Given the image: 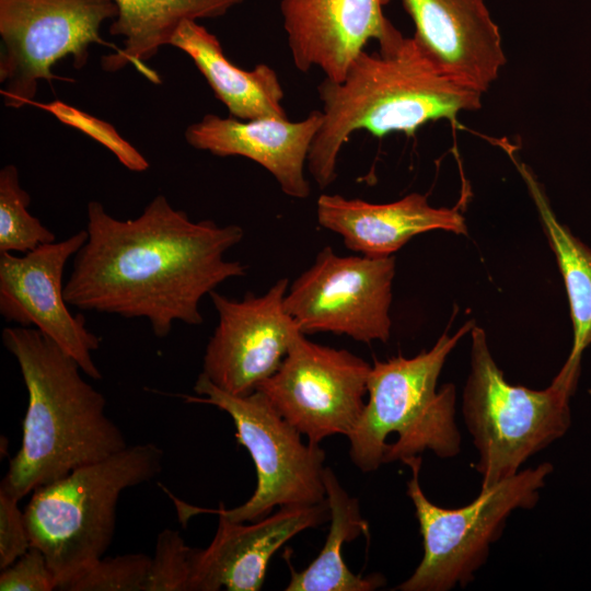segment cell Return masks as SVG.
Wrapping results in <instances>:
<instances>
[{
  "instance_id": "6da1fadb",
  "label": "cell",
  "mask_w": 591,
  "mask_h": 591,
  "mask_svg": "<svg viewBox=\"0 0 591 591\" xmlns=\"http://www.w3.org/2000/svg\"><path fill=\"white\" fill-rule=\"evenodd\" d=\"M88 239L73 258L65 298L79 310L147 318L166 337L175 322L202 323L201 299L246 267L224 254L244 230L193 221L164 195L135 219L119 220L99 201L88 205Z\"/></svg>"
},
{
  "instance_id": "7a4b0ae2",
  "label": "cell",
  "mask_w": 591,
  "mask_h": 591,
  "mask_svg": "<svg viewBox=\"0 0 591 591\" xmlns=\"http://www.w3.org/2000/svg\"><path fill=\"white\" fill-rule=\"evenodd\" d=\"M317 93L323 120L306 167L322 189L336 179L338 157L355 131L410 137L429 121H455L461 112L479 109L483 95L444 73L398 30L376 51L362 50L340 82L324 78Z\"/></svg>"
},
{
  "instance_id": "3957f363",
  "label": "cell",
  "mask_w": 591,
  "mask_h": 591,
  "mask_svg": "<svg viewBox=\"0 0 591 591\" xmlns=\"http://www.w3.org/2000/svg\"><path fill=\"white\" fill-rule=\"evenodd\" d=\"M2 343L18 361L28 402L22 443L0 489L20 500L128 445L105 413L104 395L51 338L35 327L14 326L3 328Z\"/></svg>"
},
{
  "instance_id": "277c9868",
  "label": "cell",
  "mask_w": 591,
  "mask_h": 591,
  "mask_svg": "<svg viewBox=\"0 0 591 591\" xmlns=\"http://www.w3.org/2000/svg\"><path fill=\"white\" fill-rule=\"evenodd\" d=\"M468 321L453 336L444 332L415 357L374 360L368 378V401L347 437L350 457L362 472L405 461L430 450L439 457L457 455L461 436L455 421L452 383L437 390L443 364L459 340L472 331Z\"/></svg>"
},
{
  "instance_id": "5b68a950",
  "label": "cell",
  "mask_w": 591,
  "mask_h": 591,
  "mask_svg": "<svg viewBox=\"0 0 591 591\" xmlns=\"http://www.w3.org/2000/svg\"><path fill=\"white\" fill-rule=\"evenodd\" d=\"M163 456L152 442L127 445L32 493L23 511L31 546L44 553L58 590L103 557L121 493L159 475Z\"/></svg>"
},
{
  "instance_id": "8992f818",
  "label": "cell",
  "mask_w": 591,
  "mask_h": 591,
  "mask_svg": "<svg viewBox=\"0 0 591 591\" xmlns=\"http://www.w3.org/2000/svg\"><path fill=\"white\" fill-rule=\"evenodd\" d=\"M471 370L462 413L478 452L474 468L485 489L509 478L526 460L570 428V397L579 376L559 371L542 391L512 385L496 364L483 328L471 331Z\"/></svg>"
},
{
  "instance_id": "52a82bcc",
  "label": "cell",
  "mask_w": 591,
  "mask_h": 591,
  "mask_svg": "<svg viewBox=\"0 0 591 591\" xmlns=\"http://www.w3.org/2000/svg\"><path fill=\"white\" fill-rule=\"evenodd\" d=\"M194 395H182L189 403L213 405L232 418L236 440L250 452L255 464L257 486L243 505L229 509L190 507L174 499L179 518L198 513L223 515L233 522H255L275 507L311 506L326 500L323 480L325 452L315 443H303L302 433L289 424L259 391L231 395L217 387L202 372Z\"/></svg>"
},
{
  "instance_id": "ba28073f",
  "label": "cell",
  "mask_w": 591,
  "mask_h": 591,
  "mask_svg": "<svg viewBox=\"0 0 591 591\" xmlns=\"http://www.w3.org/2000/svg\"><path fill=\"white\" fill-rule=\"evenodd\" d=\"M412 471L407 495L414 503L422 537L424 556L413 575L395 590L449 591L465 587L486 561L490 545L500 536L508 517L531 509L540 498L553 465L543 463L480 489L471 503L448 509L424 494L419 473L421 456L403 461Z\"/></svg>"
},
{
  "instance_id": "9c48e42d",
  "label": "cell",
  "mask_w": 591,
  "mask_h": 591,
  "mask_svg": "<svg viewBox=\"0 0 591 591\" xmlns=\"http://www.w3.org/2000/svg\"><path fill=\"white\" fill-rule=\"evenodd\" d=\"M114 0H0V84L3 103L20 108L33 103L40 80L71 56L85 66L91 44H106L102 24L116 19Z\"/></svg>"
},
{
  "instance_id": "30bf717a",
  "label": "cell",
  "mask_w": 591,
  "mask_h": 591,
  "mask_svg": "<svg viewBox=\"0 0 591 591\" xmlns=\"http://www.w3.org/2000/svg\"><path fill=\"white\" fill-rule=\"evenodd\" d=\"M394 275L393 255L340 256L325 246L288 289L285 306L304 334L329 332L385 343Z\"/></svg>"
},
{
  "instance_id": "8fae6325",
  "label": "cell",
  "mask_w": 591,
  "mask_h": 591,
  "mask_svg": "<svg viewBox=\"0 0 591 591\" xmlns=\"http://www.w3.org/2000/svg\"><path fill=\"white\" fill-rule=\"evenodd\" d=\"M370 370L348 350L315 344L300 333L276 372L256 390L308 442L320 444L354 430L366 405Z\"/></svg>"
},
{
  "instance_id": "7c38bea8",
  "label": "cell",
  "mask_w": 591,
  "mask_h": 591,
  "mask_svg": "<svg viewBox=\"0 0 591 591\" xmlns=\"http://www.w3.org/2000/svg\"><path fill=\"white\" fill-rule=\"evenodd\" d=\"M287 278L262 296L234 300L210 292L218 324L210 337L202 373L222 391L248 395L276 372L292 341L303 333L285 306Z\"/></svg>"
},
{
  "instance_id": "4fadbf2b",
  "label": "cell",
  "mask_w": 591,
  "mask_h": 591,
  "mask_svg": "<svg viewBox=\"0 0 591 591\" xmlns=\"http://www.w3.org/2000/svg\"><path fill=\"white\" fill-rule=\"evenodd\" d=\"M86 239L88 231L81 230L23 256L0 252V314L7 322L37 328L69 354L84 374L100 380L92 352L100 348L101 338L86 327L82 314L70 312L62 283L68 259Z\"/></svg>"
},
{
  "instance_id": "5bb4252c",
  "label": "cell",
  "mask_w": 591,
  "mask_h": 591,
  "mask_svg": "<svg viewBox=\"0 0 591 591\" xmlns=\"http://www.w3.org/2000/svg\"><path fill=\"white\" fill-rule=\"evenodd\" d=\"M391 0H281L280 12L294 67L317 68L340 82L351 61L374 39L381 44L397 28L384 15Z\"/></svg>"
},
{
  "instance_id": "9a60e30c",
  "label": "cell",
  "mask_w": 591,
  "mask_h": 591,
  "mask_svg": "<svg viewBox=\"0 0 591 591\" xmlns=\"http://www.w3.org/2000/svg\"><path fill=\"white\" fill-rule=\"evenodd\" d=\"M329 520L327 501L281 507L245 525L219 515L213 540L193 549L189 591H258L271 556L298 533Z\"/></svg>"
},
{
  "instance_id": "2e32d148",
  "label": "cell",
  "mask_w": 591,
  "mask_h": 591,
  "mask_svg": "<svg viewBox=\"0 0 591 591\" xmlns=\"http://www.w3.org/2000/svg\"><path fill=\"white\" fill-rule=\"evenodd\" d=\"M414 38L448 76L487 92L506 63L499 26L485 0H401Z\"/></svg>"
},
{
  "instance_id": "e0dca14e",
  "label": "cell",
  "mask_w": 591,
  "mask_h": 591,
  "mask_svg": "<svg viewBox=\"0 0 591 591\" xmlns=\"http://www.w3.org/2000/svg\"><path fill=\"white\" fill-rule=\"evenodd\" d=\"M322 120L318 109L299 121L276 117L241 120L207 114L186 128L185 139L193 148L213 155L250 159L274 176L283 194L305 199L311 188L304 169Z\"/></svg>"
},
{
  "instance_id": "ac0fdd59",
  "label": "cell",
  "mask_w": 591,
  "mask_h": 591,
  "mask_svg": "<svg viewBox=\"0 0 591 591\" xmlns=\"http://www.w3.org/2000/svg\"><path fill=\"white\" fill-rule=\"evenodd\" d=\"M316 216L346 247L371 257L391 256L414 236L432 230L467 234L465 219L455 208H436L418 193L386 204L322 194Z\"/></svg>"
},
{
  "instance_id": "d6986e66",
  "label": "cell",
  "mask_w": 591,
  "mask_h": 591,
  "mask_svg": "<svg viewBox=\"0 0 591 591\" xmlns=\"http://www.w3.org/2000/svg\"><path fill=\"white\" fill-rule=\"evenodd\" d=\"M186 53L230 115L241 120L288 118L277 72L266 63L244 70L225 56L216 35L194 20L184 21L171 44Z\"/></svg>"
},
{
  "instance_id": "ffe728a7",
  "label": "cell",
  "mask_w": 591,
  "mask_h": 591,
  "mask_svg": "<svg viewBox=\"0 0 591 591\" xmlns=\"http://www.w3.org/2000/svg\"><path fill=\"white\" fill-rule=\"evenodd\" d=\"M244 0H114L118 14L109 33L123 37V47L102 58L103 69L116 71L128 63L140 65L160 47L170 45L186 20L224 15Z\"/></svg>"
},
{
  "instance_id": "44dd1931",
  "label": "cell",
  "mask_w": 591,
  "mask_h": 591,
  "mask_svg": "<svg viewBox=\"0 0 591 591\" xmlns=\"http://www.w3.org/2000/svg\"><path fill=\"white\" fill-rule=\"evenodd\" d=\"M323 480L329 508V531L318 556L303 570L294 571L287 591H372L385 584L379 573L355 575L341 556V546L368 533L358 500L341 487L331 467H325Z\"/></svg>"
},
{
  "instance_id": "7402d4cb",
  "label": "cell",
  "mask_w": 591,
  "mask_h": 591,
  "mask_svg": "<svg viewBox=\"0 0 591 591\" xmlns=\"http://www.w3.org/2000/svg\"><path fill=\"white\" fill-rule=\"evenodd\" d=\"M511 158L536 206L567 291L573 341L561 370L579 375L582 352L591 344V248L575 236L568 227L558 221L543 187L532 171L514 157L511 155Z\"/></svg>"
},
{
  "instance_id": "603a6c76",
  "label": "cell",
  "mask_w": 591,
  "mask_h": 591,
  "mask_svg": "<svg viewBox=\"0 0 591 591\" xmlns=\"http://www.w3.org/2000/svg\"><path fill=\"white\" fill-rule=\"evenodd\" d=\"M31 196L22 188L15 165L0 171V252H31L56 241L53 231L27 210Z\"/></svg>"
},
{
  "instance_id": "cb8c5ba5",
  "label": "cell",
  "mask_w": 591,
  "mask_h": 591,
  "mask_svg": "<svg viewBox=\"0 0 591 591\" xmlns=\"http://www.w3.org/2000/svg\"><path fill=\"white\" fill-rule=\"evenodd\" d=\"M151 558L142 553L100 558L66 584V591H146Z\"/></svg>"
},
{
  "instance_id": "d4e9b609",
  "label": "cell",
  "mask_w": 591,
  "mask_h": 591,
  "mask_svg": "<svg viewBox=\"0 0 591 591\" xmlns=\"http://www.w3.org/2000/svg\"><path fill=\"white\" fill-rule=\"evenodd\" d=\"M193 549L177 531L160 532L146 591H189Z\"/></svg>"
},
{
  "instance_id": "484cf974",
  "label": "cell",
  "mask_w": 591,
  "mask_h": 591,
  "mask_svg": "<svg viewBox=\"0 0 591 591\" xmlns=\"http://www.w3.org/2000/svg\"><path fill=\"white\" fill-rule=\"evenodd\" d=\"M54 114L62 123L72 126L111 150L119 162L130 171L142 172L149 167L144 157L124 140L114 127L77 108L55 101L50 104H37Z\"/></svg>"
},
{
  "instance_id": "4316f807",
  "label": "cell",
  "mask_w": 591,
  "mask_h": 591,
  "mask_svg": "<svg viewBox=\"0 0 591 591\" xmlns=\"http://www.w3.org/2000/svg\"><path fill=\"white\" fill-rule=\"evenodd\" d=\"M58 580L44 553L31 546L13 564L1 570V591H51Z\"/></svg>"
},
{
  "instance_id": "83f0119b",
  "label": "cell",
  "mask_w": 591,
  "mask_h": 591,
  "mask_svg": "<svg viewBox=\"0 0 591 591\" xmlns=\"http://www.w3.org/2000/svg\"><path fill=\"white\" fill-rule=\"evenodd\" d=\"M19 500L0 489V569H5L22 556L31 541L26 529L24 512Z\"/></svg>"
}]
</instances>
